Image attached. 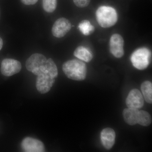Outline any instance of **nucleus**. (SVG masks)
I'll list each match as a JSON object with an SVG mask.
<instances>
[{
	"label": "nucleus",
	"mask_w": 152,
	"mask_h": 152,
	"mask_svg": "<svg viewBox=\"0 0 152 152\" xmlns=\"http://www.w3.org/2000/svg\"><path fill=\"white\" fill-rule=\"evenodd\" d=\"M62 69L68 78L74 80H83L86 77V65L81 60L67 61L63 64Z\"/></svg>",
	"instance_id": "f257e3e1"
},
{
	"label": "nucleus",
	"mask_w": 152,
	"mask_h": 152,
	"mask_svg": "<svg viewBox=\"0 0 152 152\" xmlns=\"http://www.w3.org/2000/svg\"><path fill=\"white\" fill-rule=\"evenodd\" d=\"M96 18L98 23L102 27H111L116 23L118 15L113 8L108 6H102L97 10Z\"/></svg>",
	"instance_id": "f03ea898"
},
{
	"label": "nucleus",
	"mask_w": 152,
	"mask_h": 152,
	"mask_svg": "<svg viewBox=\"0 0 152 152\" xmlns=\"http://www.w3.org/2000/svg\"><path fill=\"white\" fill-rule=\"evenodd\" d=\"M151 51L147 48H140L136 50L131 56V60L133 66L139 70L145 69L150 64Z\"/></svg>",
	"instance_id": "7ed1b4c3"
},
{
	"label": "nucleus",
	"mask_w": 152,
	"mask_h": 152,
	"mask_svg": "<svg viewBox=\"0 0 152 152\" xmlns=\"http://www.w3.org/2000/svg\"><path fill=\"white\" fill-rule=\"evenodd\" d=\"M55 78L48 71L39 74L36 81V87L39 92L44 94L48 92L54 83Z\"/></svg>",
	"instance_id": "20e7f679"
},
{
	"label": "nucleus",
	"mask_w": 152,
	"mask_h": 152,
	"mask_svg": "<svg viewBox=\"0 0 152 152\" xmlns=\"http://www.w3.org/2000/svg\"><path fill=\"white\" fill-rule=\"evenodd\" d=\"M124 41L121 35L115 34L112 35L110 40V51L115 58H122L124 54Z\"/></svg>",
	"instance_id": "39448f33"
},
{
	"label": "nucleus",
	"mask_w": 152,
	"mask_h": 152,
	"mask_svg": "<svg viewBox=\"0 0 152 152\" xmlns=\"http://www.w3.org/2000/svg\"><path fill=\"white\" fill-rule=\"evenodd\" d=\"M21 64L19 61L14 59H5L1 64L2 74L7 77H10L18 73L21 70Z\"/></svg>",
	"instance_id": "423d86ee"
},
{
	"label": "nucleus",
	"mask_w": 152,
	"mask_h": 152,
	"mask_svg": "<svg viewBox=\"0 0 152 152\" xmlns=\"http://www.w3.org/2000/svg\"><path fill=\"white\" fill-rule=\"evenodd\" d=\"M72 26L71 22L68 19L60 18L56 20L53 25L52 34L56 37H63L70 31Z\"/></svg>",
	"instance_id": "0eeeda50"
},
{
	"label": "nucleus",
	"mask_w": 152,
	"mask_h": 152,
	"mask_svg": "<svg viewBox=\"0 0 152 152\" xmlns=\"http://www.w3.org/2000/svg\"><path fill=\"white\" fill-rule=\"evenodd\" d=\"M21 146L23 151L43 152L45 151V146L42 142L37 139L27 137L22 141Z\"/></svg>",
	"instance_id": "6e6552de"
},
{
	"label": "nucleus",
	"mask_w": 152,
	"mask_h": 152,
	"mask_svg": "<svg viewBox=\"0 0 152 152\" xmlns=\"http://www.w3.org/2000/svg\"><path fill=\"white\" fill-rule=\"evenodd\" d=\"M128 108L138 109L144 106L143 97L139 90L134 89L130 91L126 99Z\"/></svg>",
	"instance_id": "1a4fd4ad"
},
{
	"label": "nucleus",
	"mask_w": 152,
	"mask_h": 152,
	"mask_svg": "<svg viewBox=\"0 0 152 152\" xmlns=\"http://www.w3.org/2000/svg\"><path fill=\"white\" fill-rule=\"evenodd\" d=\"M47 59L43 55L39 53L34 54L28 59L26 62L27 69L32 72L37 69L46 62Z\"/></svg>",
	"instance_id": "9d476101"
},
{
	"label": "nucleus",
	"mask_w": 152,
	"mask_h": 152,
	"mask_svg": "<svg viewBox=\"0 0 152 152\" xmlns=\"http://www.w3.org/2000/svg\"><path fill=\"white\" fill-rule=\"evenodd\" d=\"M115 132L111 128H105L101 132V142L106 149L110 150L113 148L115 143Z\"/></svg>",
	"instance_id": "9b49d317"
},
{
	"label": "nucleus",
	"mask_w": 152,
	"mask_h": 152,
	"mask_svg": "<svg viewBox=\"0 0 152 152\" xmlns=\"http://www.w3.org/2000/svg\"><path fill=\"white\" fill-rule=\"evenodd\" d=\"M139 111L138 109L131 108L125 109L123 111V115L126 123L131 126L137 124Z\"/></svg>",
	"instance_id": "f8f14e48"
},
{
	"label": "nucleus",
	"mask_w": 152,
	"mask_h": 152,
	"mask_svg": "<svg viewBox=\"0 0 152 152\" xmlns=\"http://www.w3.org/2000/svg\"><path fill=\"white\" fill-rule=\"evenodd\" d=\"M74 55L79 59L86 62H89L92 60L93 58L91 53L88 49L82 46H80L75 49Z\"/></svg>",
	"instance_id": "ddd939ff"
},
{
	"label": "nucleus",
	"mask_w": 152,
	"mask_h": 152,
	"mask_svg": "<svg viewBox=\"0 0 152 152\" xmlns=\"http://www.w3.org/2000/svg\"><path fill=\"white\" fill-rule=\"evenodd\" d=\"M141 89L146 102L149 104L152 103V84L149 81H146L142 84Z\"/></svg>",
	"instance_id": "4468645a"
},
{
	"label": "nucleus",
	"mask_w": 152,
	"mask_h": 152,
	"mask_svg": "<svg viewBox=\"0 0 152 152\" xmlns=\"http://www.w3.org/2000/svg\"><path fill=\"white\" fill-rule=\"evenodd\" d=\"M79 29L85 36H89L94 31L95 28L88 20H83L79 23Z\"/></svg>",
	"instance_id": "2eb2a0df"
},
{
	"label": "nucleus",
	"mask_w": 152,
	"mask_h": 152,
	"mask_svg": "<svg viewBox=\"0 0 152 152\" xmlns=\"http://www.w3.org/2000/svg\"><path fill=\"white\" fill-rule=\"evenodd\" d=\"M151 123V117L148 112L144 110L139 111L137 124L144 126H148Z\"/></svg>",
	"instance_id": "dca6fc26"
},
{
	"label": "nucleus",
	"mask_w": 152,
	"mask_h": 152,
	"mask_svg": "<svg viewBox=\"0 0 152 152\" xmlns=\"http://www.w3.org/2000/svg\"><path fill=\"white\" fill-rule=\"evenodd\" d=\"M57 0H43L44 10L48 13L54 12L56 8Z\"/></svg>",
	"instance_id": "f3484780"
},
{
	"label": "nucleus",
	"mask_w": 152,
	"mask_h": 152,
	"mask_svg": "<svg viewBox=\"0 0 152 152\" xmlns=\"http://www.w3.org/2000/svg\"><path fill=\"white\" fill-rule=\"evenodd\" d=\"M75 5L79 8H84L89 4L91 0H73Z\"/></svg>",
	"instance_id": "a211bd4d"
},
{
	"label": "nucleus",
	"mask_w": 152,
	"mask_h": 152,
	"mask_svg": "<svg viewBox=\"0 0 152 152\" xmlns=\"http://www.w3.org/2000/svg\"><path fill=\"white\" fill-rule=\"evenodd\" d=\"M38 1V0H21V1L23 4L26 5L35 4Z\"/></svg>",
	"instance_id": "6ab92c4d"
},
{
	"label": "nucleus",
	"mask_w": 152,
	"mask_h": 152,
	"mask_svg": "<svg viewBox=\"0 0 152 152\" xmlns=\"http://www.w3.org/2000/svg\"><path fill=\"white\" fill-rule=\"evenodd\" d=\"M3 45V41L1 38L0 37V50H1Z\"/></svg>",
	"instance_id": "aec40b11"
}]
</instances>
